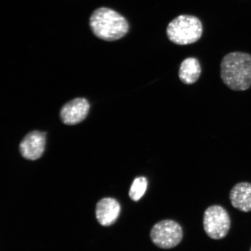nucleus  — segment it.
<instances>
[{
    "mask_svg": "<svg viewBox=\"0 0 251 251\" xmlns=\"http://www.w3.org/2000/svg\"><path fill=\"white\" fill-rule=\"evenodd\" d=\"M121 205L117 200L111 198L102 199L97 203L96 215L100 224L109 226L117 221L121 213Z\"/></svg>",
    "mask_w": 251,
    "mask_h": 251,
    "instance_id": "8",
    "label": "nucleus"
},
{
    "mask_svg": "<svg viewBox=\"0 0 251 251\" xmlns=\"http://www.w3.org/2000/svg\"><path fill=\"white\" fill-rule=\"evenodd\" d=\"M201 74V67L196 58L189 57L181 62L178 71V77L184 84H192L199 79Z\"/></svg>",
    "mask_w": 251,
    "mask_h": 251,
    "instance_id": "10",
    "label": "nucleus"
},
{
    "mask_svg": "<svg viewBox=\"0 0 251 251\" xmlns=\"http://www.w3.org/2000/svg\"><path fill=\"white\" fill-rule=\"evenodd\" d=\"M89 102L84 98H77L66 103L61 109L60 117L65 125H75L80 123L89 114Z\"/></svg>",
    "mask_w": 251,
    "mask_h": 251,
    "instance_id": "6",
    "label": "nucleus"
},
{
    "mask_svg": "<svg viewBox=\"0 0 251 251\" xmlns=\"http://www.w3.org/2000/svg\"><path fill=\"white\" fill-rule=\"evenodd\" d=\"M250 251H251V249H250Z\"/></svg>",
    "mask_w": 251,
    "mask_h": 251,
    "instance_id": "12",
    "label": "nucleus"
},
{
    "mask_svg": "<svg viewBox=\"0 0 251 251\" xmlns=\"http://www.w3.org/2000/svg\"><path fill=\"white\" fill-rule=\"evenodd\" d=\"M90 27L99 38L115 41L122 38L129 30V25L118 12L107 8L96 9L90 17Z\"/></svg>",
    "mask_w": 251,
    "mask_h": 251,
    "instance_id": "2",
    "label": "nucleus"
},
{
    "mask_svg": "<svg viewBox=\"0 0 251 251\" xmlns=\"http://www.w3.org/2000/svg\"><path fill=\"white\" fill-rule=\"evenodd\" d=\"M229 199L232 206L243 212L251 211V183L241 182L231 188Z\"/></svg>",
    "mask_w": 251,
    "mask_h": 251,
    "instance_id": "9",
    "label": "nucleus"
},
{
    "mask_svg": "<svg viewBox=\"0 0 251 251\" xmlns=\"http://www.w3.org/2000/svg\"><path fill=\"white\" fill-rule=\"evenodd\" d=\"M201 22L196 17L181 15L172 20L166 29L169 40L176 45H189L198 42L202 36Z\"/></svg>",
    "mask_w": 251,
    "mask_h": 251,
    "instance_id": "3",
    "label": "nucleus"
},
{
    "mask_svg": "<svg viewBox=\"0 0 251 251\" xmlns=\"http://www.w3.org/2000/svg\"><path fill=\"white\" fill-rule=\"evenodd\" d=\"M221 76L232 90H249L251 87V55L233 52L225 56L221 64Z\"/></svg>",
    "mask_w": 251,
    "mask_h": 251,
    "instance_id": "1",
    "label": "nucleus"
},
{
    "mask_svg": "<svg viewBox=\"0 0 251 251\" xmlns=\"http://www.w3.org/2000/svg\"><path fill=\"white\" fill-rule=\"evenodd\" d=\"M183 237V228L174 220L166 219L156 223L150 231L152 243L162 249H171L177 246Z\"/></svg>",
    "mask_w": 251,
    "mask_h": 251,
    "instance_id": "5",
    "label": "nucleus"
},
{
    "mask_svg": "<svg viewBox=\"0 0 251 251\" xmlns=\"http://www.w3.org/2000/svg\"><path fill=\"white\" fill-rule=\"evenodd\" d=\"M46 133L33 131L27 134L21 141L20 149L24 158L36 160L42 156L46 145Z\"/></svg>",
    "mask_w": 251,
    "mask_h": 251,
    "instance_id": "7",
    "label": "nucleus"
},
{
    "mask_svg": "<svg viewBox=\"0 0 251 251\" xmlns=\"http://www.w3.org/2000/svg\"><path fill=\"white\" fill-rule=\"evenodd\" d=\"M148 181L144 176L138 177L134 180L130 188L129 197L134 201H138L145 194Z\"/></svg>",
    "mask_w": 251,
    "mask_h": 251,
    "instance_id": "11",
    "label": "nucleus"
},
{
    "mask_svg": "<svg viewBox=\"0 0 251 251\" xmlns=\"http://www.w3.org/2000/svg\"><path fill=\"white\" fill-rule=\"evenodd\" d=\"M204 231L213 240H221L226 237L231 227V219L224 207L214 205L208 207L203 217Z\"/></svg>",
    "mask_w": 251,
    "mask_h": 251,
    "instance_id": "4",
    "label": "nucleus"
}]
</instances>
